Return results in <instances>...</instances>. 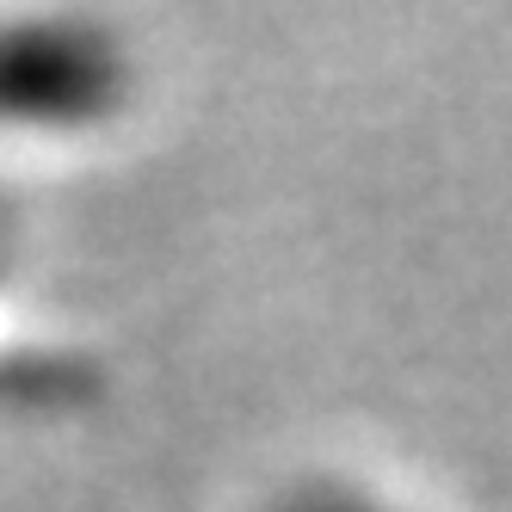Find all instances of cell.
<instances>
[{"instance_id":"cell-1","label":"cell","mask_w":512,"mask_h":512,"mask_svg":"<svg viewBox=\"0 0 512 512\" xmlns=\"http://www.w3.org/2000/svg\"><path fill=\"white\" fill-rule=\"evenodd\" d=\"M136 99V56L99 19H25L0 31V130L93 136Z\"/></svg>"},{"instance_id":"cell-2","label":"cell","mask_w":512,"mask_h":512,"mask_svg":"<svg viewBox=\"0 0 512 512\" xmlns=\"http://www.w3.org/2000/svg\"><path fill=\"white\" fill-rule=\"evenodd\" d=\"M272 512H414V506H401L395 494H377V488H358V482H309L297 494H284Z\"/></svg>"}]
</instances>
